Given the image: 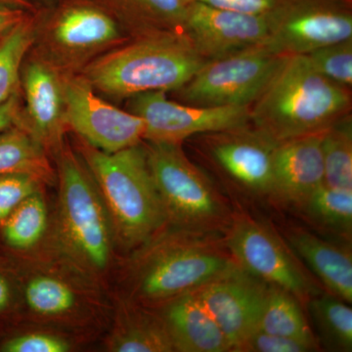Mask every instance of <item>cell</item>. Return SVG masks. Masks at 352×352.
I'll return each instance as SVG.
<instances>
[{
  "instance_id": "1",
  "label": "cell",
  "mask_w": 352,
  "mask_h": 352,
  "mask_svg": "<svg viewBox=\"0 0 352 352\" xmlns=\"http://www.w3.org/2000/svg\"><path fill=\"white\" fill-rule=\"evenodd\" d=\"M237 265L212 232L166 224L149 240L120 258L113 278L115 296L157 309Z\"/></svg>"
},
{
  "instance_id": "2",
  "label": "cell",
  "mask_w": 352,
  "mask_h": 352,
  "mask_svg": "<svg viewBox=\"0 0 352 352\" xmlns=\"http://www.w3.org/2000/svg\"><path fill=\"white\" fill-rule=\"evenodd\" d=\"M54 157L58 195L50 243L106 289L120 261L107 208L76 150L64 143Z\"/></svg>"
},
{
  "instance_id": "3",
  "label": "cell",
  "mask_w": 352,
  "mask_h": 352,
  "mask_svg": "<svg viewBox=\"0 0 352 352\" xmlns=\"http://www.w3.org/2000/svg\"><path fill=\"white\" fill-rule=\"evenodd\" d=\"M351 91L319 75L303 55L287 56L250 107V120L277 143L321 133L351 113Z\"/></svg>"
},
{
  "instance_id": "4",
  "label": "cell",
  "mask_w": 352,
  "mask_h": 352,
  "mask_svg": "<svg viewBox=\"0 0 352 352\" xmlns=\"http://www.w3.org/2000/svg\"><path fill=\"white\" fill-rule=\"evenodd\" d=\"M76 150L100 192L119 252L133 251L168 224L148 166L144 141L105 153L78 140Z\"/></svg>"
},
{
  "instance_id": "5",
  "label": "cell",
  "mask_w": 352,
  "mask_h": 352,
  "mask_svg": "<svg viewBox=\"0 0 352 352\" xmlns=\"http://www.w3.org/2000/svg\"><path fill=\"white\" fill-rule=\"evenodd\" d=\"M183 32L136 36L96 57L82 69L95 91L131 98L151 91H175L205 63Z\"/></svg>"
},
{
  "instance_id": "6",
  "label": "cell",
  "mask_w": 352,
  "mask_h": 352,
  "mask_svg": "<svg viewBox=\"0 0 352 352\" xmlns=\"http://www.w3.org/2000/svg\"><path fill=\"white\" fill-rule=\"evenodd\" d=\"M31 254L22 298L32 321L76 336L96 332L109 320L104 287L72 265L48 243Z\"/></svg>"
},
{
  "instance_id": "7",
  "label": "cell",
  "mask_w": 352,
  "mask_h": 352,
  "mask_svg": "<svg viewBox=\"0 0 352 352\" xmlns=\"http://www.w3.org/2000/svg\"><path fill=\"white\" fill-rule=\"evenodd\" d=\"M145 142V141H144ZM148 166L170 226L212 232L226 223L221 197L182 143H144Z\"/></svg>"
},
{
  "instance_id": "8",
  "label": "cell",
  "mask_w": 352,
  "mask_h": 352,
  "mask_svg": "<svg viewBox=\"0 0 352 352\" xmlns=\"http://www.w3.org/2000/svg\"><path fill=\"white\" fill-rule=\"evenodd\" d=\"M287 56L267 44L207 60L175 90L182 103L200 107H251Z\"/></svg>"
},
{
  "instance_id": "9",
  "label": "cell",
  "mask_w": 352,
  "mask_h": 352,
  "mask_svg": "<svg viewBox=\"0 0 352 352\" xmlns=\"http://www.w3.org/2000/svg\"><path fill=\"white\" fill-rule=\"evenodd\" d=\"M43 32L46 50L41 56L65 74L129 38L126 28L100 0H58Z\"/></svg>"
},
{
  "instance_id": "10",
  "label": "cell",
  "mask_w": 352,
  "mask_h": 352,
  "mask_svg": "<svg viewBox=\"0 0 352 352\" xmlns=\"http://www.w3.org/2000/svg\"><path fill=\"white\" fill-rule=\"evenodd\" d=\"M267 18L266 44L284 56L352 38V0H281Z\"/></svg>"
},
{
  "instance_id": "11",
  "label": "cell",
  "mask_w": 352,
  "mask_h": 352,
  "mask_svg": "<svg viewBox=\"0 0 352 352\" xmlns=\"http://www.w3.org/2000/svg\"><path fill=\"white\" fill-rule=\"evenodd\" d=\"M226 245L238 266L259 281L288 292L300 302L319 295L283 241L261 222L248 217L234 219Z\"/></svg>"
},
{
  "instance_id": "12",
  "label": "cell",
  "mask_w": 352,
  "mask_h": 352,
  "mask_svg": "<svg viewBox=\"0 0 352 352\" xmlns=\"http://www.w3.org/2000/svg\"><path fill=\"white\" fill-rule=\"evenodd\" d=\"M64 94L67 129L95 149L115 153L144 141L143 120L97 96L82 76L64 73Z\"/></svg>"
},
{
  "instance_id": "13",
  "label": "cell",
  "mask_w": 352,
  "mask_h": 352,
  "mask_svg": "<svg viewBox=\"0 0 352 352\" xmlns=\"http://www.w3.org/2000/svg\"><path fill=\"white\" fill-rule=\"evenodd\" d=\"M129 112L145 124V142L183 143L187 139L251 124L250 107H200L170 100L166 92L129 98Z\"/></svg>"
},
{
  "instance_id": "14",
  "label": "cell",
  "mask_w": 352,
  "mask_h": 352,
  "mask_svg": "<svg viewBox=\"0 0 352 352\" xmlns=\"http://www.w3.org/2000/svg\"><path fill=\"white\" fill-rule=\"evenodd\" d=\"M197 136L222 175L245 191L270 196L276 141L252 124Z\"/></svg>"
},
{
  "instance_id": "15",
  "label": "cell",
  "mask_w": 352,
  "mask_h": 352,
  "mask_svg": "<svg viewBox=\"0 0 352 352\" xmlns=\"http://www.w3.org/2000/svg\"><path fill=\"white\" fill-rule=\"evenodd\" d=\"M268 285L235 265L194 289L219 324L232 352L258 327Z\"/></svg>"
},
{
  "instance_id": "16",
  "label": "cell",
  "mask_w": 352,
  "mask_h": 352,
  "mask_svg": "<svg viewBox=\"0 0 352 352\" xmlns=\"http://www.w3.org/2000/svg\"><path fill=\"white\" fill-rule=\"evenodd\" d=\"M182 32L207 61L265 44L270 25L267 15L238 12L193 1Z\"/></svg>"
},
{
  "instance_id": "17",
  "label": "cell",
  "mask_w": 352,
  "mask_h": 352,
  "mask_svg": "<svg viewBox=\"0 0 352 352\" xmlns=\"http://www.w3.org/2000/svg\"><path fill=\"white\" fill-rule=\"evenodd\" d=\"M21 88L25 107L22 124L46 151L55 155L64 145V73L41 56L23 64Z\"/></svg>"
},
{
  "instance_id": "18",
  "label": "cell",
  "mask_w": 352,
  "mask_h": 352,
  "mask_svg": "<svg viewBox=\"0 0 352 352\" xmlns=\"http://www.w3.org/2000/svg\"><path fill=\"white\" fill-rule=\"evenodd\" d=\"M321 134L278 143L273 156L270 196L298 206L324 184Z\"/></svg>"
},
{
  "instance_id": "19",
  "label": "cell",
  "mask_w": 352,
  "mask_h": 352,
  "mask_svg": "<svg viewBox=\"0 0 352 352\" xmlns=\"http://www.w3.org/2000/svg\"><path fill=\"white\" fill-rule=\"evenodd\" d=\"M155 310L163 319L175 351H232L219 324L193 292Z\"/></svg>"
},
{
  "instance_id": "20",
  "label": "cell",
  "mask_w": 352,
  "mask_h": 352,
  "mask_svg": "<svg viewBox=\"0 0 352 352\" xmlns=\"http://www.w3.org/2000/svg\"><path fill=\"white\" fill-rule=\"evenodd\" d=\"M106 351L112 352L175 351L170 335L157 310L115 296Z\"/></svg>"
},
{
  "instance_id": "21",
  "label": "cell",
  "mask_w": 352,
  "mask_h": 352,
  "mask_svg": "<svg viewBox=\"0 0 352 352\" xmlns=\"http://www.w3.org/2000/svg\"><path fill=\"white\" fill-rule=\"evenodd\" d=\"M289 242L333 296L352 302V258L349 250L302 229L289 231Z\"/></svg>"
},
{
  "instance_id": "22",
  "label": "cell",
  "mask_w": 352,
  "mask_h": 352,
  "mask_svg": "<svg viewBox=\"0 0 352 352\" xmlns=\"http://www.w3.org/2000/svg\"><path fill=\"white\" fill-rule=\"evenodd\" d=\"M134 38L182 32L193 0H100Z\"/></svg>"
},
{
  "instance_id": "23",
  "label": "cell",
  "mask_w": 352,
  "mask_h": 352,
  "mask_svg": "<svg viewBox=\"0 0 352 352\" xmlns=\"http://www.w3.org/2000/svg\"><path fill=\"white\" fill-rule=\"evenodd\" d=\"M22 173L43 185L56 184V170L50 153L27 129L14 126L0 132V175Z\"/></svg>"
},
{
  "instance_id": "24",
  "label": "cell",
  "mask_w": 352,
  "mask_h": 352,
  "mask_svg": "<svg viewBox=\"0 0 352 352\" xmlns=\"http://www.w3.org/2000/svg\"><path fill=\"white\" fill-rule=\"evenodd\" d=\"M43 189L22 201L0 226L2 239L14 251H34L50 235V210Z\"/></svg>"
},
{
  "instance_id": "25",
  "label": "cell",
  "mask_w": 352,
  "mask_h": 352,
  "mask_svg": "<svg viewBox=\"0 0 352 352\" xmlns=\"http://www.w3.org/2000/svg\"><path fill=\"white\" fill-rule=\"evenodd\" d=\"M39 21L41 15L32 11L0 36V104L21 88V71L25 55L38 39Z\"/></svg>"
},
{
  "instance_id": "26",
  "label": "cell",
  "mask_w": 352,
  "mask_h": 352,
  "mask_svg": "<svg viewBox=\"0 0 352 352\" xmlns=\"http://www.w3.org/2000/svg\"><path fill=\"white\" fill-rule=\"evenodd\" d=\"M258 329L318 346L300 302L292 294L277 287L268 285Z\"/></svg>"
},
{
  "instance_id": "27",
  "label": "cell",
  "mask_w": 352,
  "mask_h": 352,
  "mask_svg": "<svg viewBox=\"0 0 352 352\" xmlns=\"http://www.w3.org/2000/svg\"><path fill=\"white\" fill-rule=\"evenodd\" d=\"M324 184L340 189H352L351 113L336 120L321 134Z\"/></svg>"
},
{
  "instance_id": "28",
  "label": "cell",
  "mask_w": 352,
  "mask_h": 352,
  "mask_svg": "<svg viewBox=\"0 0 352 352\" xmlns=\"http://www.w3.org/2000/svg\"><path fill=\"white\" fill-rule=\"evenodd\" d=\"M298 207L316 223L349 236L352 229V189H340L322 184Z\"/></svg>"
},
{
  "instance_id": "29",
  "label": "cell",
  "mask_w": 352,
  "mask_h": 352,
  "mask_svg": "<svg viewBox=\"0 0 352 352\" xmlns=\"http://www.w3.org/2000/svg\"><path fill=\"white\" fill-rule=\"evenodd\" d=\"M323 340L337 351H352V309L337 296L319 295L308 302Z\"/></svg>"
},
{
  "instance_id": "30",
  "label": "cell",
  "mask_w": 352,
  "mask_h": 352,
  "mask_svg": "<svg viewBox=\"0 0 352 352\" xmlns=\"http://www.w3.org/2000/svg\"><path fill=\"white\" fill-rule=\"evenodd\" d=\"M314 71L340 87H352V38L329 44L303 55Z\"/></svg>"
},
{
  "instance_id": "31",
  "label": "cell",
  "mask_w": 352,
  "mask_h": 352,
  "mask_svg": "<svg viewBox=\"0 0 352 352\" xmlns=\"http://www.w3.org/2000/svg\"><path fill=\"white\" fill-rule=\"evenodd\" d=\"M73 338L48 330H32L14 336L0 346L3 352H69Z\"/></svg>"
},
{
  "instance_id": "32",
  "label": "cell",
  "mask_w": 352,
  "mask_h": 352,
  "mask_svg": "<svg viewBox=\"0 0 352 352\" xmlns=\"http://www.w3.org/2000/svg\"><path fill=\"white\" fill-rule=\"evenodd\" d=\"M44 186L31 175L22 173L0 175V226L22 201Z\"/></svg>"
},
{
  "instance_id": "33",
  "label": "cell",
  "mask_w": 352,
  "mask_h": 352,
  "mask_svg": "<svg viewBox=\"0 0 352 352\" xmlns=\"http://www.w3.org/2000/svg\"><path fill=\"white\" fill-rule=\"evenodd\" d=\"M317 349L318 346L315 344L256 329L240 344L236 352H308Z\"/></svg>"
},
{
  "instance_id": "34",
  "label": "cell",
  "mask_w": 352,
  "mask_h": 352,
  "mask_svg": "<svg viewBox=\"0 0 352 352\" xmlns=\"http://www.w3.org/2000/svg\"><path fill=\"white\" fill-rule=\"evenodd\" d=\"M217 8L258 15H267L281 0H193Z\"/></svg>"
},
{
  "instance_id": "35",
  "label": "cell",
  "mask_w": 352,
  "mask_h": 352,
  "mask_svg": "<svg viewBox=\"0 0 352 352\" xmlns=\"http://www.w3.org/2000/svg\"><path fill=\"white\" fill-rule=\"evenodd\" d=\"M22 88L0 104V132L14 126H21L23 120Z\"/></svg>"
},
{
  "instance_id": "36",
  "label": "cell",
  "mask_w": 352,
  "mask_h": 352,
  "mask_svg": "<svg viewBox=\"0 0 352 352\" xmlns=\"http://www.w3.org/2000/svg\"><path fill=\"white\" fill-rule=\"evenodd\" d=\"M31 12L32 11L25 10L20 7L0 3V36L18 24Z\"/></svg>"
},
{
  "instance_id": "37",
  "label": "cell",
  "mask_w": 352,
  "mask_h": 352,
  "mask_svg": "<svg viewBox=\"0 0 352 352\" xmlns=\"http://www.w3.org/2000/svg\"><path fill=\"white\" fill-rule=\"evenodd\" d=\"M12 288L3 275L0 274V314L6 311L12 302Z\"/></svg>"
},
{
  "instance_id": "38",
  "label": "cell",
  "mask_w": 352,
  "mask_h": 352,
  "mask_svg": "<svg viewBox=\"0 0 352 352\" xmlns=\"http://www.w3.org/2000/svg\"><path fill=\"white\" fill-rule=\"evenodd\" d=\"M0 3L20 7L25 10L34 11V4L29 0H0Z\"/></svg>"
},
{
  "instance_id": "39",
  "label": "cell",
  "mask_w": 352,
  "mask_h": 352,
  "mask_svg": "<svg viewBox=\"0 0 352 352\" xmlns=\"http://www.w3.org/2000/svg\"><path fill=\"white\" fill-rule=\"evenodd\" d=\"M46 1H56V0H46ZM58 1V0H57Z\"/></svg>"
}]
</instances>
